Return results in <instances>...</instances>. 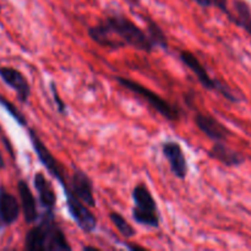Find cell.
I'll use <instances>...</instances> for the list:
<instances>
[{
	"instance_id": "obj_1",
	"label": "cell",
	"mask_w": 251,
	"mask_h": 251,
	"mask_svg": "<svg viewBox=\"0 0 251 251\" xmlns=\"http://www.w3.org/2000/svg\"><path fill=\"white\" fill-rule=\"evenodd\" d=\"M88 36L98 46L112 50L131 47L137 50L151 53L154 49L147 32L123 15H112L102 19L97 25L88 28Z\"/></svg>"
},
{
	"instance_id": "obj_2",
	"label": "cell",
	"mask_w": 251,
	"mask_h": 251,
	"mask_svg": "<svg viewBox=\"0 0 251 251\" xmlns=\"http://www.w3.org/2000/svg\"><path fill=\"white\" fill-rule=\"evenodd\" d=\"M25 249L28 251H70L66 235L55 221L54 212L44 211L41 221L26 233Z\"/></svg>"
},
{
	"instance_id": "obj_3",
	"label": "cell",
	"mask_w": 251,
	"mask_h": 251,
	"mask_svg": "<svg viewBox=\"0 0 251 251\" xmlns=\"http://www.w3.org/2000/svg\"><path fill=\"white\" fill-rule=\"evenodd\" d=\"M179 58H180V60L183 61V64L189 69V70L193 71V74L196 76V78H198V81L200 82V85L202 86L203 88L220 93L222 97H225L226 100H229V102L232 103L240 102V98L230 90L229 86L226 85L222 81L217 80V78L211 77L207 69H206L205 65L199 60L198 56H196L193 51L180 50Z\"/></svg>"
},
{
	"instance_id": "obj_4",
	"label": "cell",
	"mask_w": 251,
	"mask_h": 251,
	"mask_svg": "<svg viewBox=\"0 0 251 251\" xmlns=\"http://www.w3.org/2000/svg\"><path fill=\"white\" fill-rule=\"evenodd\" d=\"M115 80H117V82L119 83L122 87L126 88L130 92L135 93V95L139 96L140 98L146 100L157 113H159V114L163 118H166L167 120H169V122H178V120L180 119V109H179L176 105H173L172 103H169L168 100H164L163 97L157 95V93L153 92L152 90L145 87L144 85H141V83L137 82V81L130 80V78L124 77V76H117Z\"/></svg>"
},
{
	"instance_id": "obj_5",
	"label": "cell",
	"mask_w": 251,
	"mask_h": 251,
	"mask_svg": "<svg viewBox=\"0 0 251 251\" xmlns=\"http://www.w3.org/2000/svg\"><path fill=\"white\" fill-rule=\"evenodd\" d=\"M132 218L145 227L158 228L159 211L153 195L145 183L137 184L132 190Z\"/></svg>"
},
{
	"instance_id": "obj_6",
	"label": "cell",
	"mask_w": 251,
	"mask_h": 251,
	"mask_svg": "<svg viewBox=\"0 0 251 251\" xmlns=\"http://www.w3.org/2000/svg\"><path fill=\"white\" fill-rule=\"evenodd\" d=\"M28 137L29 141H31L32 147H33L34 152H36L37 157H38L39 162L43 164L44 168L47 169L49 174L53 176L55 180L59 181L63 189H68L69 183L68 179H66V172L65 168L63 167V164L58 161V159L54 157V154L51 153L50 150L44 145V142L42 141L41 137L37 135V132L33 129H28Z\"/></svg>"
},
{
	"instance_id": "obj_7",
	"label": "cell",
	"mask_w": 251,
	"mask_h": 251,
	"mask_svg": "<svg viewBox=\"0 0 251 251\" xmlns=\"http://www.w3.org/2000/svg\"><path fill=\"white\" fill-rule=\"evenodd\" d=\"M66 198V207H68L69 215L73 218L74 222L83 233H92L97 227V218L90 211V207L81 202L75 195L71 194L70 190L64 191Z\"/></svg>"
},
{
	"instance_id": "obj_8",
	"label": "cell",
	"mask_w": 251,
	"mask_h": 251,
	"mask_svg": "<svg viewBox=\"0 0 251 251\" xmlns=\"http://www.w3.org/2000/svg\"><path fill=\"white\" fill-rule=\"evenodd\" d=\"M70 190L73 195H75L81 202L87 205L88 207H95L96 200L93 195V183L92 179L81 169L75 168L70 178L68 189L64 191Z\"/></svg>"
},
{
	"instance_id": "obj_9",
	"label": "cell",
	"mask_w": 251,
	"mask_h": 251,
	"mask_svg": "<svg viewBox=\"0 0 251 251\" xmlns=\"http://www.w3.org/2000/svg\"><path fill=\"white\" fill-rule=\"evenodd\" d=\"M0 78L16 92L17 100L22 104H27L31 97V86L26 76L11 66H0Z\"/></svg>"
},
{
	"instance_id": "obj_10",
	"label": "cell",
	"mask_w": 251,
	"mask_h": 251,
	"mask_svg": "<svg viewBox=\"0 0 251 251\" xmlns=\"http://www.w3.org/2000/svg\"><path fill=\"white\" fill-rule=\"evenodd\" d=\"M162 153L168 161L171 171L180 180H184L188 176V161L183 149L176 141H166L162 144Z\"/></svg>"
},
{
	"instance_id": "obj_11",
	"label": "cell",
	"mask_w": 251,
	"mask_h": 251,
	"mask_svg": "<svg viewBox=\"0 0 251 251\" xmlns=\"http://www.w3.org/2000/svg\"><path fill=\"white\" fill-rule=\"evenodd\" d=\"M195 124L199 130L213 142L226 141L228 137L232 136V131L213 115L198 113L195 115Z\"/></svg>"
},
{
	"instance_id": "obj_12",
	"label": "cell",
	"mask_w": 251,
	"mask_h": 251,
	"mask_svg": "<svg viewBox=\"0 0 251 251\" xmlns=\"http://www.w3.org/2000/svg\"><path fill=\"white\" fill-rule=\"evenodd\" d=\"M17 191H19L20 206H21V211L24 213L25 222L28 225L36 223L39 220L38 207H37L36 198L26 180L20 179L17 183Z\"/></svg>"
},
{
	"instance_id": "obj_13",
	"label": "cell",
	"mask_w": 251,
	"mask_h": 251,
	"mask_svg": "<svg viewBox=\"0 0 251 251\" xmlns=\"http://www.w3.org/2000/svg\"><path fill=\"white\" fill-rule=\"evenodd\" d=\"M208 157L220 162L223 166L229 167V168L243 166L247 161L244 154L230 149L229 146L225 144V141L215 142L213 146L210 149V151H208Z\"/></svg>"
},
{
	"instance_id": "obj_14",
	"label": "cell",
	"mask_w": 251,
	"mask_h": 251,
	"mask_svg": "<svg viewBox=\"0 0 251 251\" xmlns=\"http://www.w3.org/2000/svg\"><path fill=\"white\" fill-rule=\"evenodd\" d=\"M21 206L16 196L6 190L4 185H0V221L1 225L11 226L19 220Z\"/></svg>"
},
{
	"instance_id": "obj_15",
	"label": "cell",
	"mask_w": 251,
	"mask_h": 251,
	"mask_svg": "<svg viewBox=\"0 0 251 251\" xmlns=\"http://www.w3.org/2000/svg\"><path fill=\"white\" fill-rule=\"evenodd\" d=\"M33 183L37 194H38V201L42 207L44 208V211L54 212L56 203V194L50 181L47 179V176L42 172H37L34 174Z\"/></svg>"
},
{
	"instance_id": "obj_16",
	"label": "cell",
	"mask_w": 251,
	"mask_h": 251,
	"mask_svg": "<svg viewBox=\"0 0 251 251\" xmlns=\"http://www.w3.org/2000/svg\"><path fill=\"white\" fill-rule=\"evenodd\" d=\"M233 24L251 36V7L245 0H233Z\"/></svg>"
},
{
	"instance_id": "obj_17",
	"label": "cell",
	"mask_w": 251,
	"mask_h": 251,
	"mask_svg": "<svg viewBox=\"0 0 251 251\" xmlns=\"http://www.w3.org/2000/svg\"><path fill=\"white\" fill-rule=\"evenodd\" d=\"M147 25V36L153 43L154 48L159 47L162 49H168V39L162 27L156 21L151 19H146Z\"/></svg>"
},
{
	"instance_id": "obj_18",
	"label": "cell",
	"mask_w": 251,
	"mask_h": 251,
	"mask_svg": "<svg viewBox=\"0 0 251 251\" xmlns=\"http://www.w3.org/2000/svg\"><path fill=\"white\" fill-rule=\"evenodd\" d=\"M109 218L112 221L113 226L117 228V230L119 232V234L122 235L125 239H130V238H134L136 234V230L135 228L130 225L126 221V218L123 217L120 213L118 212H110Z\"/></svg>"
},
{
	"instance_id": "obj_19",
	"label": "cell",
	"mask_w": 251,
	"mask_h": 251,
	"mask_svg": "<svg viewBox=\"0 0 251 251\" xmlns=\"http://www.w3.org/2000/svg\"><path fill=\"white\" fill-rule=\"evenodd\" d=\"M0 104H1L2 107H4L5 109L9 112V114L11 115V117L14 118L15 120H16L17 124H20L21 126H26V125H27L26 118L22 115V113L20 112V110L17 109V108L15 107V105L12 104L11 102H10V100H7L6 98H4V97H1V96H0Z\"/></svg>"
},
{
	"instance_id": "obj_20",
	"label": "cell",
	"mask_w": 251,
	"mask_h": 251,
	"mask_svg": "<svg viewBox=\"0 0 251 251\" xmlns=\"http://www.w3.org/2000/svg\"><path fill=\"white\" fill-rule=\"evenodd\" d=\"M50 91H51V96H53L54 102L56 103V108H58V110L61 113V114H65L66 104L61 100L60 96H59V92H58V87H56L55 82H53V81L50 82Z\"/></svg>"
},
{
	"instance_id": "obj_21",
	"label": "cell",
	"mask_w": 251,
	"mask_h": 251,
	"mask_svg": "<svg viewBox=\"0 0 251 251\" xmlns=\"http://www.w3.org/2000/svg\"><path fill=\"white\" fill-rule=\"evenodd\" d=\"M212 5H215L223 14L227 15L229 21L233 22V11H230L229 7H228V0H212Z\"/></svg>"
},
{
	"instance_id": "obj_22",
	"label": "cell",
	"mask_w": 251,
	"mask_h": 251,
	"mask_svg": "<svg viewBox=\"0 0 251 251\" xmlns=\"http://www.w3.org/2000/svg\"><path fill=\"white\" fill-rule=\"evenodd\" d=\"M201 7H210L212 6V0H195Z\"/></svg>"
},
{
	"instance_id": "obj_23",
	"label": "cell",
	"mask_w": 251,
	"mask_h": 251,
	"mask_svg": "<svg viewBox=\"0 0 251 251\" xmlns=\"http://www.w3.org/2000/svg\"><path fill=\"white\" fill-rule=\"evenodd\" d=\"M126 247L129 248L130 250H137V249H140V250H146V248L140 247V245H135V244H126Z\"/></svg>"
},
{
	"instance_id": "obj_24",
	"label": "cell",
	"mask_w": 251,
	"mask_h": 251,
	"mask_svg": "<svg viewBox=\"0 0 251 251\" xmlns=\"http://www.w3.org/2000/svg\"><path fill=\"white\" fill-rule=\"evenodd\" d=\"M5 168V161H4V157H2L1 151H0V171Z\"/></svg>"
},
{
	"instance_id": "obj_25",
	"label": "cell",
	"mask_w": 251,
	"mask_h": 251,
	"mask_svg": "<svg viewBox=\"0 0 251 251\" xmlns=\"http://www.w3.org/2000/svg\"><path fill=\"white\" fill-rule=\"evenodd\" d=\"M83 250L85 251H87V250H93V251H98L100 250V248H97V247H83L82 248Z\"/></svg>"
},
{
	"instance_id": "obj_26",
	"label": "cell",
	"mask_w": 251,
	"mask_h": 251,
	"mask_svg": "<svg viewBox=\"0 0 251 251\" xmlns=\"http://www.w3.org/2000/svg\"><path fill=\"white\" fill-rule=\"evenodd\" d=\"M2 134V129H1V126H0V135Z\"/></svg>"
},
{
	"instance_id": "obj_27",
	"label": "cell",
	"mask_w": 251,
	"mask_h": 251,
	"mask_svg": "<svg viewBox=\"0 0 251 251\" xmlns=\"http://www.w3.org/2000/svg\"><path fill=\"white\" fill-rule=\"evenodd\" d=\"M0 227H1V221H0Z\"/></svg>"
}]
</instances>
